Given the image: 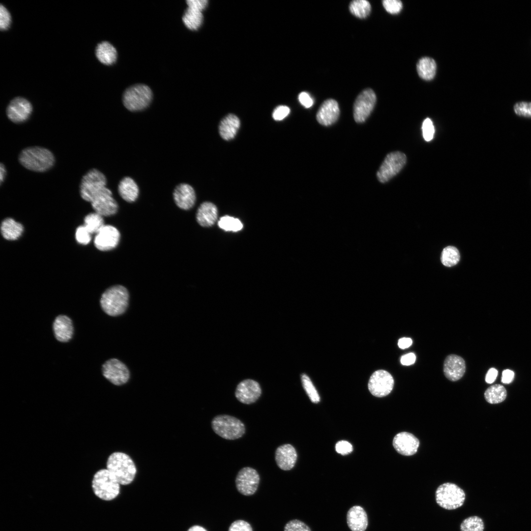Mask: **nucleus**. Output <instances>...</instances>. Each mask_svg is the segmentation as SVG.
Listing matches in <instances>:
<instances>
[{
    "instance_id": "nucleus-1",
    "label": "nucleus",
    "mask_w": 531,
    "mask_h": 531,
    "mask_svg": "<svg viewBox=\"0 0 531 531\" xmlns=\"http://www.w3.org/2000/svg\"><path fill=\"white\" fill-rule=\"evenodd\" d=\"M19 161L25 168L34 172H44L51 169L55 159L48 149L33 146L23 149L19 155Z\"/></svg>"
},
{
    "instance_id": "nucleus-2",
    "label": "nucleus",
    "mask_w": 531,
    "mask_h": 531,
    "mask_svg": "<svg viewBox=\"0 0 531 531\" xmlns=\"http://www.w3.org/2000/svg\"><path fill=\"white\" fill-rule=\"evenodd\" d=\"M106 469L122 485L130 484L137 472L133 460L129 455L121 452H115L109 455L106 462Z\"/></svg>"
},
{
    "instance_id": "nucleus-3",
    "label": "nucleus",
    "mask_w": 531,
    "mask_h": 531,
    "mask_svg": "<svg viewBox=\"0 0 531 531\" xmlns=\"http://www.w3.org/2000/svg\"><path fill=\"white\" fill-rule=\"evenodd\" d=\"M129 294L121 285L112 286L101 295L100 303L102 310L108 315L117 316L125 312L128 304Z\"/></svg>"
},
{
    "instance_id": "nucleus-4",
    "label": "nucleus",
    "mask_w": 531,
    "mask_h": 531,
    "mask_svg": "<svg viewBox=\"0 0 531 531\" xmlns=\"http://www.w3.org/2000/svg\"><path fill=\"white\" fill-rule=\"evenodd\" d=\"M120 485L106 468L96 471L91 480V487L94 494L104 501H111L116 498L120 492Z\"/></svg>"
},
{
    "instance_id": "nucleus-5",
    "label": "nucleus",
    "mask_w": 531,
    "mask_h": 531,
    "mask_svg": "<svg viewBox=\"0 0 531 531\" xmlns=\"http://www.w3.org/2000/svg\"><path fill=\"white\" fill-rule=\"evenodd\" d=\"M464 491L454 483L446 482L440 485L435 492L437 503L446 510H454L464 503Z\"/></svg>"
},
{
    "instance_id": "nucleus-6",
    "label": "nucleus",
    "mask_w": 531,
    "mask_h": 531,
    "mask_svg": "<svg viewBox=\"0 0 531 531\" xmlns=\"http://www.w3.org/2000/svg\"><path fill=\"white\" fill-rule=\"evenodd\" d=\"M211 427L217 435L229 440L239 439L245 432L244 424L241 420L227 414L214 417L211 421Z\"/></svg>"
},
{
    "instance_id": "nucleus-7",
    "label": "nucleus",
    "mask_w": 531,
    "mask_h": 531,
    "mask_svg": "<svg viewBox=\"0 0 531 531\" xmlns=\"http://www.w3.org/2000/svg\"><path fill=\"white\" fill-rule=\"evenodd\" d=\"M152 97L150 88L144 84L132 86L124 91L122 101L125 107L131 111L145 109L150 104Z\"/></svg>"
},
{
    "instance_id": "nucleus-8",
    "label": "nucleus",
    "mask_w": 531,
    "mask_h": 531,
    "mask_svg": "<svg viewBox=\"0 0 531 531\" xmlns=\"http://www.w3.org/2000/svg\"><path fill=\"white\" fill-rule=\"evenodd\" d=\"M406 160L405 154L400 151L388 153L377 173L378 180L381 183L389 180L402 169Z\"/></svg>"
},
{
    "instance_id": "nucleus-9",
    "label": "nucleus",
    "mask_w": 531,
    "mask_h": 531,
    "mask_svg": "<svg viewBox=\"0 0 531 531\" xmlns=\"http://www.w3.org/2000/svg\"><path fill=\"white\" fill-rule=\"evenodd\" d=\"M107 180L104 175L96 169L89 170L82 178L80 193L84 200L89 202L92 196L106 187Z\"/></svg>"
},
{
    "instance_id": "nucleus-10",
    "label": "nucleus",
    "mask_w": 531,
    "mask_h": 531,
    "mask_svg": "<svg viewBox=\"0 0 531 531\" xmlns=\"http://www.w3.org/2000/svg\"><path fill=\"white\" fill-rule=\"evenodd\" d=\"M374 90L368 88L357 96L354 104V118L357 123L364 122L372 112L376 103Z\"/></svg>"
},
{
    "instance_id": "nucleus-11",
    "label": "nucleus",
    "mask_w": 531,
    "mask_h": 531,
    "mask_svg": "<svg viewBox=\"0 0 531 531\" xmlns=\"http://www.w3.org/2000/svg\"><path fill=\"white\" fill-rule=\"evenodd\" d=\"M394 384L393 378L389 372L384 370H379L374 372L370 377L368 387L373 395L383 397L391 392Z\"/></svg>"
},
{
    "instance_id": "nucleus-12",
    "label": "nucleus",
    "mask_w": 531,
    "mask_h": 531,
    "mask_svg": "<svg viewBox=\"0 0 531 531\" xmlns=\"http://www.w3.org/2000/svg\"><path fill=\"white\" fill-rule=\"evenodd\" d=\"M89 202L95 212L102 216L112 215L118 210V204L112 197L111 191L106 187L96 193Z\"/></svg>"
},
{
    "instance_id": "nucleus-13",
    "label": "nucleus",
    "mask_w": 531,
    "mask_h": 531,
    "mask_svg": "<svg viewBox=\"0 0 531 531\" xmlns=\"http://www.w3.org/2000/svg\"><path fill=\"white\" fill-rule=\"evenodd\" d=\"M260 476L257 471L251 467H244L238 472L236 478L237 491L244 496H251L257 491Z\"/></svg>"
},
{
    "instance_id": "nucleus-14",
    "label": "nucleus",
    "mask_w": 531,
    "mask_h": 531,
    "mask_svg": "<svg viewBox=\"0 0 531 531\" xmlns=\"http://www.w3.org/2000/svg\"><path fill=\"white\" fill-rule=\"evenodd\" d=\"M104 377L113 384L120 385L129 380L130 373L126 366L116 358L106 361L102 366Z\"/></svg>"
},
{
    "instance_id": "nucleus-15",
    "label": "nucleus",
    "mask_w": 531,
    "mask_h": 531,
    "mask_svg": "<svg viewBox=\"0 0 531 531\" xmlns=\"http://www.w3.org/2000/svg\"><path fill=\"white\" fill-rule=\"evenodd\" d=\"M32 111V106L30 101L25 98L17 97L10 102L7 107L6 113L11 121L21 123L29 119Z\"/></svg>"
},
{
    "instance_id": "nucleus-16",
    "label": "nucleus",
    "mask_w": 531,
    "mask_h": 531,
    "mask_svg": "<svg viewBox=\"0 0 531 531\" xmlns=\"http://www.w3.org/2000/svg\"><path fill=\"white\" fill-rule=\"evenodd\" d=\"M120 234L118 230L111 225H104L96 234L94 243L100 251H109L115 248L118 244Z\"/></svg>"
},
{
    "instance_id": "nucleus-17",
    "label": "nucleus",
    "mask_w": 531,
    "mask_h": 531,
    "mask_svg": "<svg viewBox=\"0 0 531 531\" xmlns=\"http://www.w3.org/2000/svg\"><path fill=\"white\" fill-rule=\"evenodd\" d=\"M261 393V388L258 382L251 379H246L238 384L235 396L240 402L248 405L255 403L260 398Z\"/></svg>"
},
{
    "instance_id": "nucleus-18",
    "label": "nucleus",
    "mask_w": 531,
    "mask_h": 531,
    "mask_svg": "<svg viewBox=\"0 0 531 531\" xmlns=\"http://www.w3.org/2000/svg\"><path fill=\"white\" fill-rule=\"evenodd\" d=\"M393 445L400 454L411 456L417 452L419 441L413 434L402 432L395 436L393 440Z\"/></svg>"
},
{
    "instance_id": "nucleus-19",
    "label": "nucleus",
    "mask_w": 531,
    "mask_h": 531,
    "mask_svg": "<svg viewBox=\"0 0 531 531\" xmlns=\"http://www.w3.org/2000/svg\"><path fill=\"white\" fill-rule=\"evenodd\" d=\"M339 115L340 109L337 102L333 99H328L320 106L317 113L316 118L320 124L328 126L337 120Z\"/></svg>"
},
{
    "instance_id": "nucleus-20",
    "label": "nucleus",
    "mask_w": 531,
    "mask_h": 531,
    "mask_svg": "<svg viewBox=\"0 0 531 531\" xmlns=\"http://www.w3.org/2000/svg\"><path fill=\"white\" fill-rule=\"evenodd\" d=\"M465 371V362L462 357L452 354L446 357L443 363V372L447 379L451 381H458L463 376Z\"/></svg>"
},
{
    "instance_id": "nucleus-21",
    "label": "nucleus",
    "mask_w": 531,
    "mask_h": 531,
    "mask_svg": "<svg viewBox=\"0 0 531 531\" xmlns=\"http://www.w3.org/2000/svg\"><path fill=\"white\" fill-rule=\"evenodd\" d=\"M297 455L295 447L290 444H284L277 447L275 459L278 467L284 471L291 470L295 465Z\"/></svg>"
},
{
    "instance_id": "nucleus-22",
    "label": "nucleus",
    "mask_w": 531,
    "mask_h": 531,
    "mask_svg": "<svg viewBox=\"0 0 531 531\" xmlns=\"http://www.w3.org/2000/svg\"><path fill=\"white\" fill-rule=\"evenodd\" d=\"M174 199L176 205L180 208L187 210L191 208L196 201L195 192L193 187L186 183H181L175 189Z\"/></svg>"
},
{
    "instance_id": "nucleus-23",
    "label": "nucleus",
    "mask_w": 531,
    "mask_h": 531,
    "mask_svg": "<svg viewBox=\"0 0 531 531\" xmlns=\"http://www.w3.org/2000/svg\"><path fill=\"white\" fill-rule=\"evenodd\" d=\"M347 522L352 531H365L368 523L367 513L362 507L354 506L347 512Z\"/></svg>"
},
{
    "instance_id": "nucleus-24",
    "label": "nucleus",
    "mask_w": 531,
    "mask_h": 531,
    "mask_svg": "<svg viewBox=\"0 0 531 531\" xmlns=\"http://www.w3.org/2000/svg\"><path fill=\"white\" fill-rule=\"evenodd\" d=\"M53 328L56 338L59 342L68 341L73 334L72 321L65 315H59L56 318Z\"/></svg>"
},
{
    "instance_id": "nucleus-25",
    "label": "nucleus",
    "mask_w": 531,
    "mask_h": 531,
    "mask_svg": "<svg viewBox=\"0 0 531 531\" xmlns=\"http://www.w3.org/2000/svg\"><path fill=\"white\" fill-rule=\"evenodd\" d=\"M217 208L214 204L208 202H204L197 210V221L203 227L211 226L217 220Z\"/></svg>"
},
{
    "instance_id": "nucleus-26",
    "label": "nucleus",
    "mask_w": 531,
    "mask_h": 531,
    "mask_svg": "<svg viewBox=\"0 0 531 531\" xmlns=\"http://www.w3.org/2000/svg\"><path fill=\"white\" fill-rule=\"evenodd\" d=\"M240 120L238 117L234 114L226 116L221 121L219 126V132L221 137L226 141L233 139L239 127Z\"/></svg>"
},
{
    "instance_id": "nucleus-27",
    "label": "nucleus",
    "mask_w": 531,
    "mask_h": 531,
    "mask_svg": "<svg viewBox=\"0 0 531 531\" xmlns=\"http://www.w3.org/2000/svg\"><path fill=\"white\" fill-rule=\"evenodd\" d=\"M95 55L100 62L107 65L114 63L117 58L116 48L107 41H103L97 45Z\"/></svg>"
},
{
    "instance_id": "nucleus-28",
    "label": "nucleus",
    "mask_w": 531,
    "mask_h": 531,
    "mask_svg": "<svg viewBox=\"0 0 531 531\" xmlns=\"http://www.w3.org/2000/svg\"><path fill=\"white\" fill-rule=\"evenodd\" d=\"M118 191L121 198L128 202L135 201L139 195V188L130 177H125L119 183Z\"/></svg>"
},
{
    "instance_id": "nucleus-29",
    "label": "nucleus",
    "mask_w": 531,
    "mask_h": 531,
    "mask_svg": "<svg viewBox=\"0 0 531 531\" xmlns=\"http://www.w3.org/2000/svg\"><path fill=\"white\" fill-rule=\"evenodd\" d=\"M3 237L10 240L18 239L23 232V227L12 218H7L2 222L0 226Z\"/></svg>"
},
{
    "instance_id": "nucleus-30",
    "label": "nucleus",
    "mask_w": 531,
    "mask_h": 531,
    "mask_svg": "<svg viewBox=\"0 0 531 531\" xmlns=\"http://www.w3.org/2000/svg\"><path fill=\"white\" fill-rule=\"evenodd\" d=\"M437 65L435 60L430 58L420 59L416 65L417 73L420 78L425 80L434 78L436 72Z\"/></svg>"
},
{
    "instance_id": "nucleus-31",
    "label": "nucleus",
    "mask_w": 531,
    "mask_h": 531,
    "mask_svg": "<svg viewBox=\"0 0 531 531\" xmlns=\"http://www.w3.org/2000/svg\"><path fill=\"white\" fill-rule=\"evenodd\" d=\"M203 21V16L201 11L188 7L183 15L182 21L185 26L191 30H198Z\"/></svg>"
},
{
    "instance_id": "nucleus-32",
    "label": "nucleus",
    "mask_w": 531,
    "mask_h": 531,
    "mask_svg": "<svg viewBox=\"0 0 531 531\" xmlns=\"http://www.w3.org/2000/svg\"><path fill=\"white\" fill-rule=\"evenodd\" d=\"M507 396L505 387L501 384H495L488 387L484 393V397L490 404H498L503 401Z\"/></svg>"
},
{
    "instance_id": "nucleus-33",
    "label": "nucleus",
    "mask_w": 531,
    "mask_h": 531,
    "mask_svg": "<svg viewBox=\"0 0 531 531\" xmlns=\"http://www.w3.org/2000/svg\"><path fill=\"white\" fill-rule=\"evenodd\" d=\"M349 10L354 16L364 19L370 14L371 6L369 2L366 0H354L350 3Z\"/></svg>"
},
{
    "instance_id": "nucleus-34",
    "label": "nucleus",
    "mask_w": 531,
    "mask_h": 531,
    "mask_svg": "<svg viewBox=\"0 0 531 531\" xmlns=\"http://www.w3.org/2000/svg\"><path fill=\"white\" fill-rule=\"evenodd\" d=\"M103 216L96 213H91L84 219V226L91 234H97L104 226Z\"/></svg>"
},
{
    "instance_id": "nucleus-35",
    "label": "nucleus",
    "mask_w": 531,
    "mask_h": 531,
    "mask_svg": "<svg viewBox=\"0 0 531 531\" xmlns=\"http://www.w3.org/2000/svg\"><path fill=\"white\" fill-rule=\"evenodd\" d=\"M460 255L458 249L453 246H449L444 248L441 255L442 264L447 267L456 265L459 262Z\"/></svg>"
},
{
    "instance_id": "nucleus-36",
    "label": "nucleus",
    "mask_w": 531,
    "mask_h": 531,
    "mask_svg": "<svg viewBox=\"0 0 531 531\" xmlns=\"http://www.w3.org/2000/svg\"><path fill=\"white\" fill-rule=\"evenodd\" d=\"M484 523L479 516H472L465 519L461 523V531H484Z\"/></svg>"
},
{
    "instance_id": "nucleus-37",
    "label": "nucleus",
    "mask_w": 531,
    "mask_h": 531,
    "mask_svg": "<svg viewBox=\"0 0 531 531\" xmlns=\"http://www.w3.org/2000/svg\"><path fill=\"white\" fill-rule=\"evenodd\" d=\"M218 225L220 228L226 231L237 232L243 228V225L238 219L228 215L222 217L219 220Z\"/></svg>"
},
{
    "instance_id": "nucleus-38",
    "label": "nucleus",
    "mask_w": 531,
    "mask_h": 531,
    "mask_svg": "<svg viewBox=\"0 0 531 531\" xmlns=\"http://www.w3.org/2000/svg\"><path fill=\"white\" fill-rule=\"evenodd\" d=\"M301 381L303 386L311 401L314 403H319L320 400V396L309 377L305 374H302Z\"/></svg>"
},
{
    "instance_id": "nucleus-39",
    "label": "nucleus",
    "mask_w": 531,
    "mask_h": 531,
    "mask_svg": "<svg viewBox=\"0 0 531 531\" xmlns=\"http://www.w3.org/2000/svg\"><path fill=\"white\" fill-rule=\"evenodd\" d=\"M515 113L520 117L531 118V102L521 101L515 103L513 106Z\"/></svg>"
},
{
    "instance_id": "nucleus-40",
    "label": "nucleus",
    "mask_w": 531,
    "mask_h": 531,
    "mask_svg": "<svg viewBox=\"0 0 531 531\" xmlns=\"http://www.w3.org/2000/svg\"><path fill=\"white\" fill-rule=\"evenodd\" d=\"M75 237L78 243L86 245L90 241L91 234L84 225L80 226L76 229Z\"/></svg>"
},
{
    "instance_id": "nucleus-41",
    "label": "nucleus",
    "mask_w": 531,
    "mask_h": 531,
    "mask_svg": "<svg viewBox=\"0 0 531 531\" xmlns=\"http://www.w3.org/2000/svg\"><path fill=\"white\" fill-rule=\"evenodd\" d=\"M284 531H311L305 523L297 519L289 521L284 526Z\"/></svg>"
},
{
    "instance_id": "nucleus-42",
    "label": "nucleus",
    "mask_w": 531,
    "mask_h": 531,
    "mask_svg": "<svg viewBox=\"0 0 531 531\" xmlns=\"http://www.w3.org/2000/svg\"><path fill=\"white\" fill-rule=\"evenodd\" d=\"M383 5L385 10L391 14H396L402 8V3L399 0H384Z\"/></svg>"
},
{
    "instance_id": "nucleus-43",
    "label": "nucleus",
    "mask_w": 531,
    "mask_h": 531,
    "mask_svg": "<svg viewBox=\"0 0 531 531\" xmlns=\"http://www.w3.org/2000/svg\"><path fill=\"white\" fill-rule=\"evenodd\" d=\"M11 23V17L9 12L2 4L0 7V28L1 30H6Z\"/></svg>"
},
{
    "instance_id": "nucleus-44",
    "label": "nucleus",
    "mask_w": 531,
    "mask_h": 531,
    "mask_svg": "<svg viewBox=\"0 0 531 531\" xmlns=\"http://www.w3.org/2000/svg\"><path fill=\"white\" fill-rule=\"evenodd\" d=\"M422 132L424 140L427 142L431 141L434 137L435 129L432 120L426 118L422 124Z\"/></svg>"
},
{
    "instance_id": "nucleus-45",
    "label": "nucleus",
    "mask_w": 531,
    "mask_h": 531,
    "mask_svg": "<svg viewBox=\"0 0 531 531\" xmlns=\"http://www.w3.org/2000/svg\"><path fill=\"white\" fill-rule=\"evenodd\" d=\"M228 531H253V529L247 522L242 520H238L235 521L231 524Z\"/></svg>"
},
{
    "instance_id": "nucleus-46",
    "label": "nucleus",
    "mask_w": 531,
    "mask_h": 531,
    "mask_svg": "<svg viewBox=\"0 0 531 531\" xmlns=\"http://www.w3.org/2000/svg\"><path fill=\"white\" fill-rule=\"evenodd\" d=\"M335 450L338 453L342 455H346L352 452L353 447L352 445L348 441H340L336 443Z\"/></svg>"
},
{
    "instance_id": "nucleus-47",
    "label": "nucleus",
    "mask_w": 531,
    "mask_h": 531,
    "mask_svg": "<svg viewBox=\"0 0 531 531\" xmlns=\"http://www.w3.org/2000/svg\"><path fill=\"white\" fill-rule=\"evenodd\" d=\"M290 109L286 106H279L276 107L273 113L272 117L276 120H281L290 113Z\"/></svg>"
},
{
    "instance_id": "nucleus-48",
    "label": "nucleus",
    "mask_w": 531,
    "mask_h": 531,
    "mask_svg": "<svg viewBox=\"0 0 531 531\" xmlns=\"http://www.w3.org/2000/svg\"><path fill=\"white\" fill-rule=\"evenodd\" d=\"M188 7L202 12L207 5V0H188L186 1Z\"/></svg>"
},
{
    "instance_id": "nucleus-49",
    "label": "nucleus",
    "mask_w": 531,
    "mask_h": 531,
    "mask_svg": "<svg viewBox=\"0 0 531 531\" xmlns=\"http://www.w3.org/2000/svg\"><path fill=\"white\" fill-rule=\"evenodd\" d=\"M298 100L299 102L306 108H310L313 104L312 98L306 92H302L299 94Z\"/></svg>"
},
{
    "instance_id": "nucleus-50",
    "label": "nucleus",
    "mask_w": 531,
    "mask_h": 531,
    "mask_svg": "<svg viewBox=\"0 0 531 531\" xmlns=\"http://www.w3.org/2000/svg\"><path fill=\"white\" fill-rule=\"evenodd\" d=\"M416 360L415 355L410 353L402 355L401 357V363L403 365L409 366L413 364Z\"/></svg>"
},
{
    "instance_id": "nucleus-51",
    "label": "nucleus",
    "mask_w": 531,
    "mask_h": 531,
    "mask_svg": "<svg viewBox=\"0 0 531 531\" xmlns=\"http://www.w3.org/2000/svg\"><path fill=\"white\" fill-rule=\"evenodd\" d=\"M514 377V373L509 369H505L502 373V382L508 384L512 382Z\"/></svg>"
},
{
    "instance_id": "nucleus-52",
    "label": "nucleus",
    "mask_w": 531,
    "mask_h": 531,
    "mask_svg": "<svg viewBox=\"0 0 531 531\" xmlns=\"http://www.w3.org/2000/svg\"><path fill=\"white\" fill-rule=\"evenodd\" d=\"M498 375V371L494 368H490L487 372L485 381L488 384L493 383L496 380Z\"/></svg>"
},
{
    "instance_id": "nucleus-53",
    "label": "nucleus",
    "mask_w": 531,
    "mask_h": 531,
    "mask_svg": "<svg viewBox=\"0 0 531 531\" xmlns=\"http://www.w3.org/2000/svg\"><path fill=\"white\" fill-rule=\"evenodd\" d=\"M412 343L413 341L411 338L403 337L399 339L398 345L400 349H405L411 346Z\"/></svg>"
},
{
    "instance_id": "nucleus-54",
    "label": "nucleus",
    "mask_w": 531,
    "mask_h": 531,
    "mask_svg": "<svg viewBox=\"0 0 531 531\" xmlns=\"http://www.w3.org/2000/svg\"><path fill=\"white\" fill-rule=\"evenodd\" d=\"M0 184L1 185L2 182L4 180V178H5V176H6V171L5 167L4 165L2 163L0 164Z\"/></svg>"
},
{
    "instance_id": "nucleus-55",
    "label": "nucleus",
    "mask_w": 531,
    "mask_h": 531,
    "mask_svg": "<svg viewBox=\"0 0 531 531\" xmlns=\"http://www.w3.org/2000/svg\"><path fill=\"white\" fill-rule=\"evenodd\" d=\"M187 531H207L204 528L198 525L190 527Z\"/></svg>"
}]
</instances>
